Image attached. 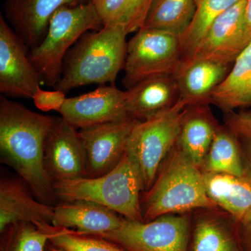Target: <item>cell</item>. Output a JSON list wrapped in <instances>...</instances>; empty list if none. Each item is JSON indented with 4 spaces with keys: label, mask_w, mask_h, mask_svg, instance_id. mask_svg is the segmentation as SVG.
Masks as SVG:
<instances>
[{
    "label": "cell",
    "mask_w": 251,
    "mask_h": 251,
    "mask_svg": "<svg viewBox=\"0 0 251 251\" xmlns=\"http://www.w3.org/2000/svg\"><path fill=\"white\" fill-rule=\"evenodd\" d=\"M128 34L122 26H103L86 32L66 56L54 88L67 94L82 86L114 84L125 67Z\"/></svg>",
    "instance_id": "cell-2"
},
{
    "label": "cell",
    "mask_w": 251,
    "mask_h": 251,
    "mask_svg": "<svg viewBox=\"0 0 251 251\" xmlns=\"http://www.w3.org/2000/svg\"><path fill=\"white\" fill-rule=\"evenodd\" d=\"M209 103L226 111L251 104V43L238 56L232 69L213 91Z\"/></svg>",
    "instance_id": "cell-21"
},
{
    "label": "cell",
    "mask_w": 251,
    "mask_h": 251,
    "mask_svg": "<svg viewBox=\"0 0 251 251\" xmlns=\"http://www.w3.org/2000/svg\"><path fill=\"white\" fill-rule=\"evenodd\" d=\"M228 124L233 133L251 139V112L236 114L231 117Z\"/></svg>",
    "instance_id": "cell-30"
},
{
    "label": "cell",
    "mask_w": 251,
    "mask_h": 251,
    "mask_svg": "<svg viewBox=\"0 0 251 251\" xmlns=\"http://www.w3.org/2000/svg\"><path fill=\"white\" fill-rule=\"evenodd\" d=\"M245 15L248 25L251 30V0H246Z\"/></svg>",
    "instance_id": "cell-33"
},
{
    "label": "cell",
    "mask_w": 251,
    "mask_h": 251,
    "mask_svg": "<svg viewBox=\"0 0 251 251\" xmlns=\"http://www.w3.org/2000/svg\"><path fill=\"white\" fill-rule=\"evenodd\" d=\"M43 227L49 232V242L67 251H129L101 237H89L50 224H44Z\"/></svg>",
    "instance_id": "cell-28"
},
{
    "label": "cell",
    "mask_w": 251,
    "mask_h": 251,
    "mask_svg": "<svg viewBox=\"0 0 251 251\" xmlns=\"http://www.w3.org/2000/svg\"><path fill=\"white\" fill-rule=\"evenodd\" d=\"M179 97L174 75L150 77L125 91L126 108L128 116L143 121L172 108Z\"/></svg>",
    "instance_id": "cell-18"
},
{
    "label": "cell",
    "mask_w": 251,
    "mask_h": 251,
    "mask_svg": "<svg viewBox=\"0 0 251 251\" xmlns=\"http://www.w3.org/2000/svg\"><path fill=\"white\" fill-rule=\"evenodd\" d=\"M54 206L34 199L20 180H0V233L18 223H52Z\"/></svg>",
    "instance_id": "cell-17"
},
{
    "label": "cell",
    "mask_w": 251,
    "mask_h": 251,
    "mask_svg": "<svg viewBox=\"0 0 251 251\" xmlns=\"http://www.w3.org/2000/svg\"><path fill=\"white\" fill-rule=\"evenodd\" d=\"M56 118L0 96L1 162L21 176L38 201L50 206L57 198L44 164V150Z\"/></svg>",
    "instance_id": "cell-1"
},
{
    "label": "cell",
    "mask_w": 251,
    "mask_h": 251,
    "mask_svg": "<svg viewBox=\"0 0 251 251\" xmlns=\"http://www.w3.org/2000/svg\"><path fill=\"white\" fill-rule=\"evenodd\" d=\"M1 234L0 251H46L49 231L32 223L10 226Z\"/></svg>",
    "instance_id": "cell-26"
},
{
    "label": "cell",
    "mask_w": 251,
    "mask_h": 251,
    "mask_svg": "<svg viewBox=\"0 0 251 251\" xmlns=\"http://www.w3.org/2000/svg\"><path fill=\"white\" fill-rule=\"evenodd\" d=\"M44 164L54 182L87 176L86 153L79 130L56 118L44 150Z\"/></svg>",
    "instance_id": "cell-13"
},
{
    "label": "cell",
    "mask_w": 251,
    "mask_h": 251,
    "mask_svg": "<svg viewBox=\"0 0 251 251\" xmlns=\"http://www.w3.org/2000/svg\"><path fill=\"white\" fill-rule=\"evenodd\" d=\"M27 50L0 15V92L5 97L32 99L42 84Z\"/></svg>",
    "instance_id": "cell-10"
},
{
    "label": "cell",
    "mask_w": 251,
    "mask_h": 251,
    "mask_svg": "<svg viewBox=\"0 0 251 251\" xmlns=\"http://www.w3.org/2000/svg\"><path fill=\"white\" fill-rule=\"evenodd\" d=\"M31 99H33L36 108L41 111L59 112L65 103L67 97L66 93L62 91H46L39 87Z\"/></svg>",
    "instance_id": "cell-29"
},
{
    "label": "cell",
    "mask_w": 251,
    "mask_h": 251,
    "mask_svg": "<svg viewBox=\"0 0 251 251\" xmlns=\"http://www.w3.org/2000/svg\"><path fill=\"white\" fill-rule=\"evenodd\" d=\"M202 171L242 177L246 176L242 151L232 133L220 128L217 130L206 155Z\"/></svg>",
    "instance_id": "cell-24"
},
{
    "label": "cell",
    "mask_w": 251,
    "mask_h": 251,
    "mask_svg": "<svg viewBox=\"0 0 251 251\" xmlns=\"http://www.w3.org/2000/svg\"><path fill=\"white\" fill-rule=\"evenodd\" d=\"M189 216L167 215L144 222L124 219L103 238L129 251H188Z\"/></svg>",
    "instance_id": "cell-8"
},
{
    "label": "cell",
    "mask_w": 251,
    "mask_h": 251,
    "mask_svg": "<svg viewBox=\"0 0 251 251\" xmlns=\"http://www.w3.org/2000/svg\"><path fill=\"white\" fill-rule=\"evenodd\" d=\"M90 0H5V18L27 49L40 44L50 20L64 6H76Z\"/></svg>",
    "instance_id": "cell-14"
},
{
    "label": "cell",
    "mask_w": 251,
    "mask_h": 251,
    "mask_svg": "<svg viewBox=\"0 0 251 251\" xmlns=\"http://www.w3.org/2000/svg\"><path fill=\"white\" fill-rule=\"evenodd\" d=\"M54 189L62 202L89 201L100 204L125 219L143 221L139 172L126 153L113 169L97 177L56 181Z\"/></svg>",
    "instance_id": "cell-4"
},
{
    "label": "cell",
    "mask_w": 251,
    "mask_h": 251,
    "mask_svg": "<svg viewBox=\"0 0 251 251\" xmlns=\"http://www.w3.org/2000/svg\"><path fill=\"white\" fill-rule=\"evenodd\" d=\"M46 251H67L64 250V249H61V248L55 247L53 244H51L49 242V245L48 244L47 247H46Z\"/></svg>",
    "instance_id": "cell-34"
},
{
    "label": "cell",
    "mask_w": 251,
    "mask_h": 251,
    "mask_svg": "<svg viewBox=\"0 0 251 251\" xmlns=\"http://www.w3.org/2000/svg\"><path fill=\"white\" fill-rule=\"evenodd\" d=\"M182 60L179 36L140 28L127 43L122 83L128 90L150 77L174 75Z\"/></svg>",
    "instance_id": "cell-7"
},
{
    "label": "cell",
    "mask_w": 251,
    "mask_h": 251,
    "mask_svg": "<svg viewBox=\"0 0 251 251\" xmlns=\"http://www.w3.org/2000/svg\"><path fill=\"white\" fill-rule=\"evenodd\" d=\"M229 66L209 59H183L174 74L178 100L188 107L209 103L211 94L228 74Z\"/></svg>",
    "instance_id": "cell-15"
},
{
    "label": "cell",
    "mask_w": 251,
    "mask_h": 251,
    "mask_svg": "<svg viewBox=\"0 0 251 251\" xmlns=\"http://www.w3.org/2000/svg\"><path fill=\"white\" fill-rule=\"evenodd\" d=\"M245 6L246 0H242L218 16L188 58L209 59L228 65L234 63L251 43Z\"/></svg>",
    "instance_id": "cell-9"
},
{
    "label": "cell",
    "mask_w": 251,
    "mask_h": 251,
    "mask_svg": "<svg viewBox=\"0 0 251 251\" xmlns=\"http://www.w3.org/2000/svg\"><path fill=\"white\" fill-rule=\"evenodd\" d=\"M140 120L128 117L79 130L86 153L87 176L97 177L113 169L126 152L128 138Z\"/></svg>",
    "instance_id": "cell-11"
},
{
    "label": "cell",
    "mask_w": 251,
    "mask_h": 251,
    "mask_svg": "<svg viewBox=\"0 0 251 251\" xmlns=\"http://www.w3.org/2000/svg\"><path fill=\"white\" fill-rule=\"evenodd\" d=\"M59 113L77 129L129 117L126 108L125 91L119 90L114 84L100 85L88 93L67 98Z\"/></svg>",
    "instance_id": "cell-12"
},
{
    "label": "cell",
    "mask_w": 251,
    "mask_h": 251,
    "mask_svg": "<svg viewBox=\"0 0 251 251\" xmlns=\"http://www.w3.org/2000/svg\"><path fill=\"white\" fill-rule=\"evenodd\" d=\"M203 173V172H202ZM208 196L239 223L251 212V179L222 173H203Z\"/></svg>",
    "instance_id": "cell-19"
},
{
    "label": "cell",
    "mask_w": 251,
    "mask_h": 251,
    "mask_svg": "<svg viewBox=\"0 0 251 251\" xmlns=\"http://www.w3.org/2000/svg\"><path fill=\"white\" fill-rule=\"evenodd\" d=\"M244 242L251 251V212L240 222Z\"/></svg>",
    "instance_id": "cell-32"
},
{
    "label": "cell",
    "mask_w": 251,
    "mask_h": 251,
    "mask_svg": "<svg viewBox=\"0 0 251 251\" xmlns=\"http://www.w3.org/2000/svg\"><path fill=\"white\" fill-rule=\"evenodd\" d=\"M188 108L178 100L172 108L138 121L133 127L126 153L139 172L144 191L151 187L163 162L177 143Z\"/></svg>",
    "instance_id": "cell-6"
},
{
    "label": "cell",
    "mask_w": 251,
    "mask_h": 251,
    "mask_svg": "<svg viewBox=\"0 0 251 251\" xmlns=\"http://www.w3.org/2000/svg\"><path fill=\"white\" fill-rule=\"evenodd\" d=\"M192 251H239L228 228L216 218L198 220L193 235Z\"/></svg>",
    "instance_id": "cell-27"
},
{
    "label": "cell",
    "mask_w": 251,
    "mask_h": 251,
    "mask_svg": "<svg viewBox=\"0 0 251 251\" xmlns=\"http://www.w3.org/2000/svg\"><path fill=\"white\" fill-rule=\"evenodd\" d=\"M216 203L208 196L203 173L175 145L143 198L144 222L167 214L193 209H213Z\"/></svg>",
    "instance_id": "cell-3"
},
{
    "label": "cell",
    "mask_w": 251,
    "mask_h": 251,
    "mask_svg": "<svg viewBox=\"0 0 251 251\" xmlns=\"http://www.w3.org/2000/svg\"><path fill=\"white\" fill-rule=\"evenodd\" d=\"M196 8L197 0H152L142 27L181 37L191 25Z\"/></svg>",
    "instance_id": "cell-22"
},
{
    "label": "cell",
    "mask_w": 251,
    "mask_h": 251,
    "mask_svg": "<svg viewBox=\"0 0 251 251\" xmlns=\"http://www.w3.org/2000/svg\"><path fill=\"white\" fill-rule=\"evenodd\" d=\"M102 27L100 18L90 1L59 9L50 20L43 40L29 52V59L42 84L55 87L70 49L86 32Z\"/></svg>",
    "instance_id": "cell-5"
},
{
    "label": "cell",
    "mask_w": 251,
    "mask_h": 251,
    "mask_svg": "<svg viewBox=\"0 0 251 251\" xmlns=\"http://www.w3.org/2000/svg\"><path fill=\"white\" fill-rule=\"evenodd\" d=\"M103 26H122L130 33L143 27L152 0H90Z\"/></svg>",
    "instance_id": "cell-23"
},
{
    "label": "cell",
    "mask_w": 251,
    "mask_h": 251,
    "mask_svg": "<svg viewBox=\"0 0 251 251\" xmlns=\"http://www.w3.org/2000/svg\"><path fill=\"white\" fill-rule=\"evenodd\" d=\"M245 141L244 149L242 151V157H244V163L245 166L246 176L251 179V139L243 138Z\"/></svg>",
    "instance_id": "cell-31"
},
{
    "label": "cell",
    "mask_w": 251,
    "mask_h": 251,
    "mask_svg": "<svg viewBox=\"0 0 251 251\" xmlns=\"http://www.w3.org/2000/svg\"><path fill=\"white\" fill-rule=\"evenodd\" d=\"M218 129L206 104L188 107L177 145L201 171Z\"/></svg>",
    "instance_id": "cell-20"
},
{
    "label": "cell",
    "mask_w": 251,
    "mask_h": 251,
    "mask_svg": "<svg viewBox=\"0 0 251 251\" xmlns=\"http://www.w3.org/2000/svg\"><path fill=\"white\" fill-rule=\"evenodd\" d=\"M240 1L242 0H197L192 23L180 37L183 59L192 55L213 21Z\"/></svg>",
    "instance_id": "cell-25"
},
{
    "label": "cell",
    "mask_w": 251,
    "mask_h": 251,
    "mask_svg": "<svg viewBox=\"0 0 251 251\" xmlns=\"http://www.w3.org/2000/svg\"><path fill=\"white\" fill-rule=\"evenodd\" d=\"M124 219L97 203L74 201L54 206L51 224L54 227L75 229L74 231L84 235L100 237L118 229Z\"/></svg>",
    "instance_id": "cell-16"
}]
</instances>
